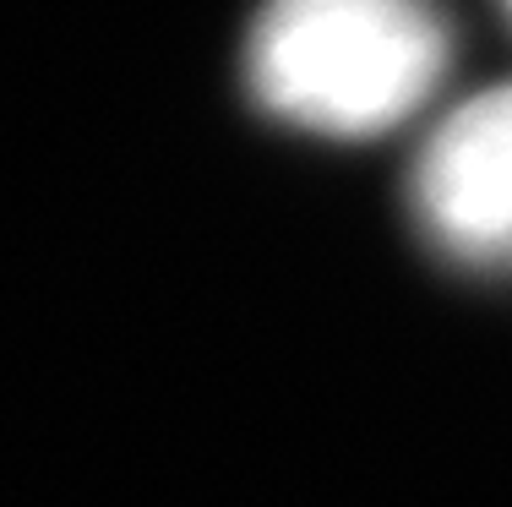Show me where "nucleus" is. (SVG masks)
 Segmentation results:
<instances>
[{
  "instance_id": "3",
  "label": "nucleus",
  "mask_w": 512,
  "mask_h": 507,
  "mask_svg": "<svg viewBox=\"0 0 512 507\" xmlns=\"http://www.w3.org/2000/svg\"><path fill=\"white\" fill-rule=\"evenodd\" d=\"M502 6H507V17H512V0H502Z\"/></svg>"
},
{
  "instance_id": "1",
  "label": "nucleus",
  "mask_w": 512,
  "mask_h": 507,
  "mask_svg": "<svg viewBox=\"0 0 512 507\" xmlns=\"http://www.w3.org/2000/svg\"><path fill=\"white\" fill-rule=\"evenodd\" d=\"M453 60L431 0H267L246 44L251 99L322 137H382Z\"/></svg>"
},
{
  "instance_id": "2",
  "label": "nucleus",
  "mask_w": 512,
  "mask_h": 507,
  "mask_svg": "<svg viewBox=\"0 0 512 507\" xmlns=\"http://www.w3.org/2000/svg\"><path fill=\"white\" fill-rule=\"evenodd\" d=\"M409 197L436 251L463 268H512V82L431 131Z\"/></svg>"
}]
</instances>
